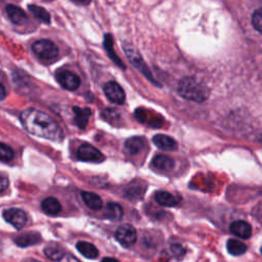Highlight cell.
<instances>
[{"label":"cell","instance_id":"cell-1","mask_svg":"<svg viewBox=\"0 0 262 262\" xmlns=\"http://www.w3.org/2000/svg\"><path fill=\"white\" fill-rule=\"evenodd\" d=\"M19 119L24 128L33 135L53 141H60L63 138L57 122L41 110L27 108L20 113Z\"/></svg>","mask_w":262,"mask_h":262},{"label":"cell","instance_id":"cell-2","mask_svg":"<svg viewBox=\"0 0 262 262\" xmlns=\"http://www.w3.org/2000/svg\"><path fill=\"white\" fill-rule=\"evenodd\" d=\"M178 93L187 100L203 102L208 98L210 91L206 84L199 79L194 77H184L178 83Z\"/></svg>","mask_w":262,"mask_h":262},{"label":"cell","instance_id":"cell-3","mask_svg":"<svg viewBox=\"0 0 262 262\" xmlns=\"http://www.w3.org/2000/svg\"><path fill=\"white\" fill-rule=\"evenodd\" d=\"M33 52L44 60H52L58 55L57 46L48 39H41L33 43Z\"/></svg>","mask_w":262,"mask_h":262},{"label":"cell","instance_id":"cell-4","mask_svg":"<svg viewBox=\"0 0 262 262\" xmlns=\"http://www.w3.org/2000/svg\"><path fill=\"white\" fill-rule=\"evenodd\" d=\"M123 48L125 50V53H126L128 59L134 66V68H136L141 74H143L152 83H156L155 79L151 76V73L149 72L147 66L143 61V59H142L141 55L139 54V52L131 44H128V43H124L123 44Z\"/></svg>","mask_w":262,"mask_h":262},{"label":"cell","instance_id":"cell-5","mask_svg":"<svg viewBox=\"0 0 262 262\" xmlns=\"http://www.w3.org/2000/svg\"><path fill=\"white\" fill-rule=\"evenodd\" d=\"M115 237L122 246L130 247L136 242L137 232L131 224H122L116 229Z\"/></svg>","mask_w":262,"mask_h":262},{"label":"cell","instance_id":"cell-6","mask_svg":"<svg viewBox=\"0 0 262 262\" xmlns=\"http://www.w3.org/2000/svg\"><path fill=\"white\" fill-rule=\"evenodd\" d=\"M56 80L59 85L67 90H76L80 86V78L77 74L69 71V70H59L56 72Z\"/></svg>","mask_w":262,"mask_h":262},{"label":"cell","instance_id":"cell-7","mask_svg":"<svg viewBox=\"0 0 262 262\" xmlns=\"http://www.w3.org/2000/svg\"><path fill=\"white\" fill-rule=\"evenodd\" d=\"M3 218L15 229L24 228L28 221L27 213L18 208H10L5 210L3 212Z\"/></svg>","mask_w":262,"mask_h":262},{"label":"cell","instance_id":"cell-8","mask_svg":"<svg viewBox=\"0 0 262 262\" xmlns=\"http://www.w3.org/2000/svg\"><path fill=\"white\" fill-rule=\"evenodd\" d=\"M77 157L79 160L84 162L99 163L104 160L103 155L96 147L89 143H83L79 146L77 150Z\"/></svg>","mask_w":262,"mask_h":262},{"label":"cell","instance_id":"cell-9","mask_svg":"<svg viewBox=\"0 0 262 262\" xmlns=\"http://www.w3.org/2000/svg\"><path fill=\"white\" fill-rule=\"evenodd\" d=\"M103 92L108 100L116 104H122L125 101V92L123 88L115 81H110L103 86Z\"/></svg>","mask_w":262,"mask_h":262},{"label":"cell","instance_id":"cell-10","mask_svg":"<svg viewBox=\"0 0 262 262\" xmlns=\"http://www.w3.org/2000/svg\"><path fill=\"white\" fill-rule=\"evenodd\" d=\"M229 230L231 233L234 235L242 237V238H249L252 234V227L251 225L243 220H236L230 223L229 225Z\"/></svg>","mask_w":262,"mask_h":262},{"label":"cell","instance_id":"cell-11","mask_svg":"<svg viewBox=\"0 0 262 262\" xmlns=\"http://www.w3.org/2000/svg\"><path fill=\"white\" fill-rule=\"evenodd\" d=\"M5 9H6V13H7L9 19L14 25L21 26V25H24L27 21V19H28L27 14L18 6H15L13 4H8V5H6Z\"/></svg>","mask_w":262,"mask_h":262},{"label":"cell","instance_id":"cell-12","mask_svg":"<svg viewBox=\"0 0 262 262\" xmlns=\"http://www.w3.org/2000/svg\"><path fill=\"white\" fill-rule=\"evenodd\" d=\"M152 142L163 150L171 151L177 148V142L170 136L165 134H157L152 137Z\"/></svg>","mask_w":262,"mask_h":262},{"label":"cell","instance_id":"cell-13","mask_svg":"<svg viewBox=\"0 0 262 262\" xmlns=\"http://www.w3.org/2000/svg\"><path fill=\"white\" fill-rule=\"evenodd\" d=\"M41 241V235L36 231H28L26 233L19 234L14 238V243L21 248L36 245Z\"/></svg>","mask_w":262,"mask_h":262},{"label":"cell","instance_id":"cell-14","mask_svg":"<svg viewBox=\"0 0 262 262\" xmlns=\"http://www.w3.org/2000/svg\"><path fill=\"white\" fill-rule=\"evenodd\" d=\"M151 165L154 168L160 171H170L174 168L175 162L172 158L165 155H157L151 160Z\"/></svg>","mask_w":262,"mask_h":262},{"label":"cell","instance_id":"cell-15","mask_svg":"<svg viewBox=\"0 0 262 262\" xmlns=\"http://www.w3.org/2000/svg\"><path fill=\"white\" fill-rule=\"evenodd\" d=\"M156 202L164 207H175L178 205L179 200L169 191L159 190L155 193Z\"/></svg>","mask_w":262,"mask_h":262},{"label":"cell","instance_id":"cell-16","mask_svg":"<svg viewBox=\"0 0 262 262\" xmlns=\"http://www.w3.org/2000/svg\"><path fill=\"white\" fill-rule=\"evenodd\" d=\"M80 194H81L83 202L85 203V205L88 208H90L91 210H94V211L101 209L102 200L98 194H96L94 192H90V191H81Z\"/></svg>","mask_w":262,"mask_h":262},{"label":"cell","instance_id":"cell-17","mask_svg":"<svg viewBox=\"0 0 262 262\" xmlns=\"http://www.w3.org/2000/svg\"><path fill=\"white\" fill-rule=\"evenodd\" d=\"M41 209L45 214L54 216V215H57L61 211V205L55 198L49 196L42 201Z\"/></svg>","mask_w":262,"mask_h":262},{"label":"cell","instance_id":"cell-18","mask_svg":"<svg viewBox=\"0 0 262 262\" xmlns=\"http://www.w3.org/2000/svg\"><path fill=\"white\" fill-rule=\"evenodd\" d=\"M76 248L80 254H82L87 259H95L98 256V250L96 247L88 242L80 241L76 244Z\"/></svg>","mask_w":262,"mask_h":262},{"label":"cell","instance_id":"cell-19","mask_svg":"<svg viewBox=\"0 0 262 262\" xmlns=\"http://www.w3.org/2000/svg\"><path fill=\"white\" fill-rule=\"evenodd\" d=\"M73 112L75 114V123L80 129H84L88 124V119L91 115V111L88 107L81 108L79 106H74Z\"/></svg>","mask_w":262,"mask_h":262},{"label":"cell","instance_id":"cell-20","mask_svg":"<svg viewBox=\"0 0 262 262\" xmlns=\"http://www.w3.org/2000/svg\"><path fill=\"white\" fill-rule=\"evenodd\" d=\"M44 254L47 258L53 261H61L67 255L63 248L57 244H50L44 248Z\"/></svg>","mask_w":262,"mask_h":262},{"label":"cell","instance_id":"cell-21","mask_svg":"<svg viewBox=\"0 0 262 262\" xmlns=\"http://www.w3.org/2000/svg\"><path fill=\"white\" fill-rule=\"evenodd\" d=\"M103 216L110 220H119L123 216V208L117 203H108L104 209Z\"/></svg>","mask_w":262,"mask_h":262},{"label":"cell","instance_id":"cell-22","mask_svg":"<svg viewBox=\"0 0 262 262\" xmlns=\"http://www.w3.org/2000/svg\"><path fill=\"white\" fill-rule=\"evenodd\" d=\"M144 144H145V142L142 137L134 136V137H131L126 140L125 147L130 155H136L142 149Z\"/></svg>","mask_w":262,"mask_h":262},{"label":"cell","instance_id":"cell-23","mask_svg":"<svg viewBox=\"0 0 262 262\" xmlns=\"http://www.w3.org/2000/svg\"><path fill=\"white\" fill-rule=\"evenodd\" d=\"M226 249L229 254L233 256H239L246 253L247 246L243 242L235 239V238H229L226 243Z\"/></svg>","mask_w":262,"mask_h":262},{"label":"cell","instance_id":"cell-24","mask_svg":"<svg viewBox=\"0 0 262 262\" xmlns=\"http://www.w3.org/2000/svg\"><path fill=\"white\" fill-rule=\"evenodd\" d=\"M28 8L37 19L44 24H50V14L44 7L36 4H30Z\"/></svg>","mask_w":262,"mask_h":262},{"label":"cell","instance_id":"cell-25","mask_svg":"<svg viewBox=\"0 0 262 262\" xmlns=\"http://www.w3.org/2000/svg\"><path fill=\"white\" fill-rule=\"evenodd\" d=\"M103 44H104V47H105V50L108 54V56L112 58V60L117 63L120 68L122 69H125V66L124 63L121 61V59L118 57V55L113 51V39H112V36L110 34H106L104 35V41H103Z\"/></svg>","mask_w":262,"mask_h":262},{"label":"cell","instance_id":"cell-26","mask_svg":"<svg viewBox=\"0 0 262 262\" xmlns=\"http://www.w3.org/2000/svg\"><path fill=\"white\" fill-rule=\"evenodd\" d=\"M14 152L11 149L10 146L5 144L4 142H1L0 144V159L2 162H9L13 159Z\"/></svg>","mask_w":262,"mask_h":262},{"label":"cell","instance_id":"cell-27","mask_svg":"<svg viewBox=\"0 0 262 262\" xmlns=\"http://www.w3.org/2000/svg\"><path fill=\"white\" fill-rule=\"evenodd\" d=\"M252 24L254 26V28L259 31L260 33H262V8L257 9L252 16Z\"/></svg>","mask_w":262,"mask_h":262},{"label":"cell","instance_id":"cell-28","mask_svg":"<svg viewBox=\"0 0 262 262\" xmlns=\"http://www.w3.org/2000/svg\"><path fill=\"white\" fill-rule=\"evenodd\" d=\"M171 251L175 256H182L185 253V249L179 244H173L171 246Z\"/></svg>","mask_w":262,"mask_h":262},{"label":"cell","instance_id":"cell-29","mask_svg":"<svg viewBox=\"0 0 262 262\" xmlns=\"http://www.w3.org/2000/svg\"><path fill=\"white\" fill-rule=\"evenodd\" d=\"M59 262H80L76 257H74L73 255H71V254H67L64 257H63V259L61 260V261H59Z\"/></svg>","mask_w":262,"mask_h":262},{"label":"cell","instance_id":"cell-30","mask_svg":"<svg viewBox=\"0 0 262 262\" xmlns=\"http://www.w3.org/2000/svg\"><path fill=\"white\" fill-rule=\"evenodd\" d=\"M7 183H8V180L2 175V176H1V192H3V191L5 190Z\"/></svg>","mask_w":262,"mask_h":262},{"label":"cell","instance_id":"cell-31","mask_svg":"<svg viewBox=\"0 0 262 262\" xmlns=\"http://www.w3.org/2000/svg\"><path fill=\"white\" fill-rule=\"evenodd\" d=\"M101 262H120V261L113 257H104V258H102Z\"/></svg>","mask_w":262,"mask_h":262},{"label":"cell","instance_id":"cell-32","mask_svg":"<svg viewBox=\"0 0 262 262\" xmlns=\"http://www.w3.org/2000/svg\"><path fill=\"white\" fill-rule=\"evenodd\" d=\"M5 97V88L3 85H1V99L3 100Z\"/></svg>","mask_w":262,"mask_h":262},{"label":"cell","instance_id":"cell-33","mask_svg":"<svg viewBox=\"0 0 262 262\" xmlns=\"http://www.w3.org/2000/svg\"><path fill=\"white\" fill-rule=\"evenodd\" d=\"M25 262H41V261H38V260H35V259H28Z\"/></svg>","mask_w":262,"mask_h":262},{"label":"cell","instance_id":"cell-34","mask_svg":"<svg viewBox=\"0 0 262 262\" xmlns=\"http://www.w3.org/2000/svg\"><path fill=\"white\" fill-rule=\"evenodd\" d=\"M259 141H260V142H262V135H260V137H259Z\"/></svg>","mask_w":262,"mask_h":262},{"label":"cell","instance_id":"cell-35","mask_svg":"<svg viewBox=\"0 0 262 262\" xmlns=\"http://www.w3.org/2000/svg\"><path fill=\"white\" fill-rule=\"evenodd\" d=\"M260 251H261V254H262V247H261V250H260Z\"/></svg>","mask_w":262,"mask_h":262}]
</instances>
